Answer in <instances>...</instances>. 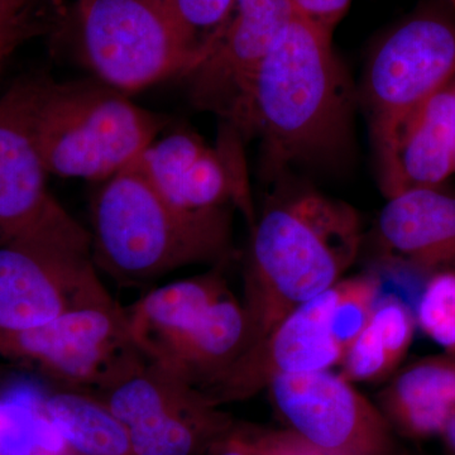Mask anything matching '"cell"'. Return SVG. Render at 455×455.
<instances>
[{"mask_svg": "<svg viewBox=\"0 0 455 455\" xmlns=\"http://www.w3.org/2000/svg\"><path fill=\"white\" fill-rule=\"evenodd\" d=\"M331 38L295 14L259 66L244 140H260L268 178L331 163L347 151L352 90Z\"/></svg>", "mask_w": 455, "mask_h": 455, "instance_id": "obj_1", "label": "cell"}, {"mask_svg": "<svg viewBox=\"0 0 455 455\" xmlns=\"http://www.w3.org/2000/svg\"><path fill=\"white\" fill-rule=\"evenodd\" d=\"M362 241L361 218L348 203L316 190L272 197L251 228L242 301L245 352L293 310L339 283Z\"/></svg>", "mask_w": 455, "mask_h": 455, "instance_id": "obj_2", "label": "cell"}, {"mask_svg": "<svg viewBox=\"0 0 455 455\" xmlns=\"http://www.w3.org/2000/svg\"><path fill=\"white\" fill-rule=\"evenodd\" d=\"M92 202L98 271L134 286L194 265L232 259L233 212H188L161 196L134 164L100 182Z\"/></svg>", "mask_w": 455, "mask_h": 455, "instance_id": "obj_3", "label": "cell"}, {"mask_svg": "<svg viewBox=\"0 0 455 455\" xmlns=\"http://www.w3.org/2000/svg\"><path fill=\"white\" fill-rule=\"evenodd\" d=\"M167 123L97 79L56 82L46 76L36 142L49 175L103 182L131 166Z\"/></svg>", "mask_w": 455, "mask_h": 455, "instance_id": "obj_4", "label": "cell"}, {"mask_svg": "<svg viewBox=\"0 0 455 455\" xmlns=\"http://www.w3.org/2000/svg\"><path fill=\"white\" fill-rule=\"evenodd\" d=\"M112 299L92 259L89 230L65 209L0 245V335Z\"/></svg>", "mask_w": 455, "mask_h": 455, "instance_id": "obj_5", "label": "cell"}, {"mask_svg": "<svg viewBox=\"0 0 455 455\" xmlns=\"http://www.w3.org/2000/svg\"><path fill=\"white\" fill-rule=\"evenodd\" d=\"M75 17L84 64L124 94L188 77L203 62L167 0H77Z\"/></svg>", "mask_w": 455, "mask_h": 455, "instance_id": "obj_6", "label": "cell"}, {"mask_svg": "<svg viewBox=\"0 0 455 455\" xmlns=\"http://www.w3.org/2000/svg\"><path fill=\"white\" fill-rule=\"evenodd\" d=\"M455 79V18L427 8L379 44L363 83L379 178L387 171L397 134L409 116Z\"/></svg>", "mask_w": 455, "mask_h": 455, "instance_id": "obj_7", "label": "cell"}, {"mask_svg": "<svg viewBox=\"0 0 455 455\" xmlns=\"http://www.w3.org/2000/svg\"><path fill=\"white\" fill-rule=\"evenodd\" d=\"M0 357L40 373L60 388L98 394L145 359L125 307L114 299L62 314L46 324L0 335Z\"/></svg>", "mask_w": 455, "mask_h": 455, "instance_id": "obj_8", "label": "cell"}, {"mask_svg": "<svg viewBox=\"0 0 455 455\" xmlns=\"http://www.w3.org/2000/svg\"><path fill=\"white\" fill-rule=\"evenodd\" d=\"M92 395L124 425L134 455H206L235 424L199 388L147 358Z\"/></svg>", "mask_w": 455, "mask_h": 455, "instance_id": "obj_9", "label": "cell"}, {"mask_svg": "<svg viewBox=\"0 0 455 455\" xmlns=\"http://www.w3.org/2000/svg\"><path fill=\"white\" fill-rule=\"evenodd\" d=\"M267 391L287 430L320 454L395 455L387 419L339 373L278 377Z\"/></svg>", "mask_w": 455, "mask_h": 455, "instance_id": "obj_10", "label": "cell"}, {"mask_svg": "<svg viewBox=\"0 0 455 455\" xmlns=\"http://www.w3.org/2000/svg\"><path fill=\"white\" fill-rule=\"evenodd\" d=\"M242 146L228 127L218 147L175 131L156 139L132 164L176 208L197 214L238 209L252 228L257 217Z\"/></svg>", "mask_w": 455, "mask_h": 455, "instance_id": "obj_11", "label": "cell"}, {"mask_svg": "<svg viewBox=\"0 0 455 455\" xmlns=\"http://www.w3.org/2000/svg\"><path fill=\"white\" fill-rule=\"evenodd\" d=\"M295 14L291 0H235L217 46L188 76L191 103L217 114L242 140L259 66Z\"/></svg>", "mask_w": 455, "mask_h": 455, "instance_id": "obj_12", "label": "cell"}, {"mask_svg": "<svg viewBox=\"0 0 455 455\" xmlns=\"http://www.w3.org/2000/svg\"><path fill=\"white\" fill-rule=\"evenodd\" d=\"M335 286V284H334ZM334 286L289 314L204 394L217 406L256 396L278 377L339 366L344 350L331 331Z\"/></svg>", "mask_w": 455, "mask_h": 455, "instance_id": "obj_13", "label": "cell"}, {"mask_svg": "<svg viewBox=\"0 0 455 455\" xmlns=\"http://www.w3.org/2000/svg\"><path fill=\"white\" fill-rule=\"evenodd\" d=\"M46 74H26L0 97V245L64 211L47 188L36 142Z\"/></svg>", "mask_w": 455, "mask_h": 455, "instance_id": "obj_14", "label": "cell"}, {"mask_svg": "<svg viewBox=\"0 0 455 455\" xmlns=\"http://www.w3.org/2000/svg\"><path fill=\"white\" fill-rule=\"evenodd\" d=\"M379 243L420 271L455 272V196L416 188L388 197L377 220Z\"/></svg>", "mask_w": 455, "mask_h": 455, "instance_id": "obj_15", "label": "cell"}, {"mask_svg": "<svg viewBox=\"0 0 455 455\" xmlns=\"http://www.w3.org/2000/svg\"><path fill=\"white\" fill-rule=\"evenodd\" d=\"M455 173V79L431 95L398 132L390 166L379 176L383 196L439 188Z\"/></svg>", "mask_w": 455, "mask_h": 455, "instance_id": "obj_16", "label": "cell"}, {"mask_svg": "<svg viewBox=\"0 0 455 455\" xmlns=\"http://www.w3.org/2000/svg\"><path fill=\"white\" fill-rule=\"evenodd\" d=\"M224 267L164 284L125 307L132 338L148 361L158 363L230 291Z\"/></svg>", "mask_w": 455, "mask_h": 455, "instance_id": "obj_17", "label": "cell"}, {"mask_svg": "<svg viewBox=\"0 0 455 455\" xmlns=\"http://www.w3.org/2000/svg\"><path fill=\"white\" fill-rule=\"evenodd\" d=\"M377 400L392 429L412 438L440 435L455 411V357L444 353L398 368Z\"/></svg>", "mask_w": 455, "mask_h": 455, "instance_id": "obj_18", "label": "cell"}, {"mask_svg": "<svg viewBox=\"0 0 455 455\" xmlns=\"http://www.w3.org/2000/svg\"><path fill=\"white\" fill-rule=\"evenodd\" d=\"M247 346L244 307L229 291L156 364L205 392L235 366Z\"/></svg>", "mask_w": 455, "mask_h": 455, "instance_id": "obj_19", "label": "cell"}, {"mask_svg": "<svg viewBox=\"0 0 455 455\" xmlns=\"http://www.w3.org/2000/svg\"><path fill=\"white\" fill-rule=\"evenodd\" d=\"M416 325L414 311L401 299H379L368 324L344 350L340 376L353 385L390 379L411 347Z\"/></svg>", "mask_w": 455, "mask_h": 455, "instance_id": "obj_20", "label": "cell"}, {"mask_svg": "<svg viewBox=\"0 0 455 455\" xmlns=\"http://www.w3.org/2000/svg\"><path fill=\"white\" fill-rule=\"evenodd\" d=\"M44 407L74 455H134L124 425L95 395L60 388Z\"/></svg>", "mask_w": 455, "mask_h": 455, "instance_id": "obj_21", "label": "cell"}, {"mask_svg": "<svg viewBox=\"0 0 455 455\" xmlns=\"http://www.w3.org/2000/svg\"><path fill=\"white\" fill-rule=\"evenodd\" d=\"M44 400L32 386L0 395V455H74L51 423Z\"/></svg>", "mask_w": 455, "mask_h": 455, "instance_id": "obj_22", "label": "cell"}, {"mask_svg": "<svg viewBox=\"0 0 455 455\" xmlns=\"http://www.w3.org/2000/svg\"><path fill=\"white\" fill-rule=\"evenodd\" d=\"M381 280L376 275L341 278L334 286L331 331L346 350L370 322L379 300Z\"/></svg>", "mask_w": 455, "mask_h": 455, "instance_id": "obj_23", "label": "cell"}, {"mask_svg": "<svg viewBox=\"0 0 455 455\" xmlns=\"http://www.w3.org/2000/svg\"><path fill=\"white\" fill-rule=\"evenodd\" d=\"M185 41L203 61L232 20L235 0H167Z\"/></svg>", "mask_w": 455, "mask_h": 455, "instance_id": "obj_24", "label": "cell"}, {"mask_svg": "<svg viewBox=\"0 0 455 455\" xmlns=\"http://www.w3.org/2000/svg\"><path fill=\"white\" fill-rule=\"evenodd\" d=\"M416 324L455 357V272L431 275L419 300Z\"/></svg>", "mask_w": 455, "mask_h": 455, "instance_id": "obj_25", "label": "cell"}, {"mask_svg": "<svg viewBox=\"0 0 455 455\" xmlns=\"http://www.w3.org/2000/svg\"><path fill=\"white\" fill-rule=\"evenodd\" d=\"M206 455H322L291 431H272L233 424Z\"/></svg>", "mask_w": 455, "mask_h": 455, "instance_id": "obj_26", "label": "cell"}, {"mask_svg": "<svg viewBox=\"0 0 455 455\" xmlns=\"http://www.w3.org/2000/svg\"><path fill=\"white\" fill-rule=\"evenodd\" d=\"M350 2L352 0H291L299 17L331 36L348 11Z\"/></svg>", "mask_w": 455, "mask_h": 455, "instance_id": "obj_27", "label": "cell"}, {"mask_svg": "<svg viewBox=\"0 0 455 455\" xmlns=\"http://www.w3.org/2000/svg\"><path fill=\"white\" fill-rule=\"evenodd\" d=\"M29 32L31 26L27 20L17 25H0V68L20 46V42L28 37Z\"/></svg>", "mask_w": 455, "mask_h": 455, "instance_id": "obj_28", "label": "cell"}, {"mask_svg": "<svg viewBox=\"0 0 455 455\" xmlns=\"http://www.w3.org/2000/svg\"><path fill=\"white\" fill-rule=\"evenodd\" d=\"M29 0H0V23L17 25L26 22L25 11Z\"/></svg>", "mask_w": 455, "mask_h": 455, "instance_id": "obj_29", "label": "cell"}, {"mask_svg": "<svg viewBox=\"0 0 455 455\" xmlns=\"http://www.w3.org/2000/svg\"><path fill=\"white\" fill-rule=\"evenodd\" d=\"M440 435H442L444 442L447 443L448 448L455 454V411L451 415V418H449Z\"/></svg>", "mask_w": 455, "mask_h": 455, "instance_id": "obj_30", "label": "cell"}, {"mask_svg": "<svg viewBox=\"0 0 455 455\" xmlns=\"http://www.w3.org/2000/svg\"><path fill=\"white\" fill-rule=\"evenodd\" d=\"M445 3H448L451 7H455V0H445Z\"/></svg>", "mask_w": 455, "mask_h": 455, "instance_id": "obj_31", "label": "cell"}, {"mask_svg": "<svg viewBox=\"0 0 455 455\" xmlns=\"http://www.w3.org/2000/svg\"><path fill=\"white\" fill-rule=\"evenodd\" d=\"M29 2H36V0H29Z\"/></svg>", "mask_w": 455, "mask_h": 455, "instance_id": "obj_32", "label": "cell"}]
</instances>
